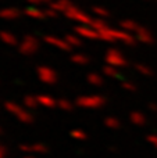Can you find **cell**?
Instances as JSON below:
<instances>
[{"instance_id":"obj_1","label":"cell","mask_w":157,"mask_h":158,"mask_svg":"<svg viewBox=\"0 0 157 158\" xmlns=\"http://www.w3.org/2000/svg\"><path fill=\"white\" fill-rule=\"evenodd\" d=\"M100 40L103 42H108V43H114V42H121L124 44L128 46H134L136 42V38L132 36V33L127 32V31L121 29V28H113V27H107L103 31L99 32Z\"/></svg>"},{"instance_id":"obj_2","label":"cell","mask_w":157,"mask_h":158,"mask_svg":"<svg viewBox=\"0 0 157 158\" xmlns=\"http://www.w3.org/2000/svg\"><path fill=\"white\" fill-rule=\"evenodd\" d=\"M64 15L68 19H71V21H75L78 25H92V22H93V19H95L93 15L88 14L86 11H83L82 8H79L75 4H72L71 7L64 13Z\"/></svg>"},{"instance_id":"obj_3","label":"cell","mask_w":157,"mask_h":158,"mask_svg":"<svg viewBox=\"0 0 157 158\" xmlns=\"http://www.w3.org/2000/svg\"><path fill=\"white\" fill-rule=\"evenodd\" d=\"M17 47H18L19 54L33 56L35 53H38L39 47H40V42H39V39L33 35H25Z\"/></svg>"},{"instance_id":"obj_4","label":"cell","mask_w":157,"mask_h":158,"mask_svg":"<svg viewBox=\"0 0 157 158\" xmlns=\"http://www.w3.org/2000/svg\"><path fill=\"white\" fill-rule=\"evenodd\" d=\"M104 61L107 65H111V67H116V68H122L128 64V60L122 52L117 47H111L104 54Z\"/></svg>"},{"instance_id":"obj_5","label":"cell","mask_w":157,"mask_h":158,"mask_svg":"<svg viewBox=\"0 0 157 158\" xmlns=\"http://www.w3.org/2000/svg\"><path fill=\"white\" fill-rule=\"evenodd\" d=\"M43 40L46 44L56 47V49L61 50V52H71L72 50V47L66 40V38H58V36H54V35H46L43 38Z\"/></svg>"},{"instance_id":"obj_6","label":"cell","mask_w":157,"mask_h":158,"mask_svg":"<svg viewBox=\"0 0 157 158\" xmlns=\"http://www.w3.org/2000/svg\"><path fill=\"white\" fill-rule=\"evenodd\" d=\"M74 33H77L79 38L88 39V40H97L100 39L99 32L91 25H78L74 28Z\"/></svg>"},{"instance_id":"obj_7","label":"cell","mask_w":157,"mask_h":158,"mask_svg":"<svg viewBox=\"0 0 157 158\" xmlns=\"http://www.w3.org/2000/svg\"><path fill=\"white\" fill-rule=\"evenodd\" d=\"M36 72H38L39 79H40L42 82H45V83H54V82L57 81V74H56V71L47 65L39 67Z\"/></svg>"},{"instance_id":"obj_8","label":"cell","mask_w":157,"mask_h":158,"mask_svg":"<svg viewBox=\"0 0 157 158\" xmlns=\"http://www.w3.org/2000/svg\"><path fill=\"white\" fill-rule=\"evenodd\" d=\"M22 13L24 11L17 7H3L0 8V18L6 21H14V19H18Z\"/></svg>"},{"instance_id":"obj_9","label":"cell","mask_w":157,"mask_h":158,"mask_svg":"<svg viewBox=\"0 0 157 158\" xmlns=\"http://www.w3.org/2000/svg\"><path fill=\"white\" fill-rule=\"evenodd\" d=\"M24 15H27L28 18H32V19H45L46 18L45 10L39 8L38 6H28L27 8H24Z\"/></svg>"},{"instance_id":"obj_10","label":"cell","mask_w":157,"mask_h":158,"mask_svg":"<svg viewBox=\"0 0 157 158\" xmlns=\"http://www.w3.org/2000/svg\"><path fill=\"white\" fill-rule=\"evenodd\" d=\"M72 4H74V3H72L71 0H52V2H50L47 6H49V7H52L53 10H56L58 14H60V13L64 14Z\"/></svg>"},{"instance_id":"obj_11","label":"cell","mask_w":157,"mask_h":158,"mask_svg":"<svg viewBox=\"0 0 157 158\" xmlns=\"http://www.w3.org/2000/svg\"><path fill=\"white\" fill-rule=\"evenodd\" d=\"M135 38H136V40L142 42V43H145V44H150V43H153V40H155V39H153V35L150 33V31L145 27H139L138 32L135 33Z\"/></svg>"},{"instance_id":"obj_12","label":"cell","mask_w":157,"mask_h":158,"mask_svg":"<svg viewBox=\"0 0 157 158\" xmlns=\"http://www.w3.org/2000/svg\"><path fill=\"white\" fill-rule=\"evenodd\" d=\"M0 40L7 46H18V38L10 31H0Z\"/></svg>"},{"instance_id":"obj_13","label":"cell","mask_w":157,"mask_h":158,"mask_svg":"<svg viewBox=\"0 0 157 158\" xmlns=\"http://www.w3.org/2000/svg\"><path fill=\"white\" fill-rule=\"evenodd\" d=\"M139 27H141V25H138L134 19H122V21H120V28L129 33H136Z\"/></svg>"},{"instance_id":"obj_14","label":"cell","mask_w":157,"mask_h":158,"mask_svg":"<svg viewBox=\"0 0 157 158\" xmlns=\"http://www.w3.org/2000/svg\"><path fill=\"white\" fill-rule=\"evenodd\" d=\"M70 60L74 64H77V65H86V64H89L91 58H89V56L83 54V53H72Z\"/></svg>"},{"instance_id":"obj_15","label":"cell","mask_w":157,"mask_h":158,"mask_svg":"<svg viewBox=\"0 0 157 158\" xmlns=\"http://www.w3.org/2000/svg\"><path fill=\"white\" fill-rule=\"evenodd\" d=\"M92 15H95L96 18L106 19L110 17V11L106 7H103V6H93L92 7Z\"/></svg>"},{"instance_id":"obj_16","label":"cell","mask_w":157,"mask_h":158,"mask_svg":"<svg viewBox=\"0 0 157 158\" xmlns=\"http://www.w3.org/2000/svg\"><path fill=\"white\" fill-rule=\"evenodd\" d=\"M64 38H66V40L68 42L70 46H71L72 49H74V47L82 46V38H79L77 33H68V35H66Z\"/></svg>"},{"instance_id":"obj_17","label":"cell","mask_w":157,"mask_h":158,"mask_svg":"<svg viewBox=\"0 0 157 158\" xmlns=\"http://www.w3.org/2000/svg\"><path fill=\"white\" fill-rule=\"evenodd\" d=\"M79 103L82 104V106H99L100 103H103V98L99 97V96H93V97H82L79 98Z\"/></svg>"},{"instance_id":"obj_18","label":"cell","mask_w":157,"mask_h":158,"mask_svg":"<svg viewBox=\"0 0 157 158\" xmlns=\"http://www.w3.org/2000/svg\"><path fill=\"white\" fill-rule=\"evenodd\" d=\"M91 27H93L97 31V32H100V31H103L104 28H107V27H108V24L104 21V19H102V18H96V17H95V19H93V22H92Z\"/></svg>"},{"instance_id":"obj_19","label":"cell","mask_w":157,"mask_h":158,"mask_svg":"<svg viewBox=\"0 0 157 158\" xmlns=\"http://www.w3.org/2000/svg\"><path fill=\"white\" fill-rule=\"evenodd\" d=\"M103 72H104L107 77H113V78H117L120 77V71L118 68H116V67H111V65H107L106 64L104 67H103Z\"/></svg>"},{"instance_id":"obj_20","label":"cell","mask_w":157,"mask_h":158,"mask_svg":"<svg viewBox=\"0 0 157 158\" xmlns=\"http://www.w3.org/2000/svg\"><path fill=\"white\" fill-rule=\"evenodd\" d=\"M88 81L91 82L92 85H102L103 78L100 77L97 72H91V74H88Z\"/></svg>"},{"instance_id":"obj_21","label":"cell","mask_w":157,"mask_h":158,"mask_svg":"<svg viewBox=\"0 0 157 158\" xmlns=\"http://www.w3.org/2000/svg\"><path fill=\"white\" fill-rule=\"evenodd\" d=\"M45 14H46V18H57L58 17V13L56 10H53L52 7H49V6H47L46 8H45Z\"/></svg>"},{"instance_id":"obj_22","label":"cell","mask_w":157,"mask_h":158,"mask_svg":"<svg viewBox=\"0 0 157 158\" xmlns=\"http://www.w3.org/2000/svg\"><path fill=\"white\" fill-rule=\"evenodd\" d=\"M136 69H138L141 74H143V75H150L152 74V69H150L149 67L143 65V64H136Z\"/></svg>"},{"instance_id":"obj_23","label":"cell","mask_w":157,"mask_h":158,"mask_svg":"<svg viewBox=\"0 0 157 158\" xmlns=\"http://www.w3.org/2000/svg\"><path fill=\"white\" fill-rule=\"evenodd\" d=\"M31 6H39V4H49V0H27Z\"/></svg>"},{"instance_id":"obj_24","label":"cell","mask_w":157,"mask_h":158,"mask_svg":"<svg viewBox=\"0 0 157 158\" xmlns=\"http://www.w3.org/2000/svg\"><path fill=\"white\" fill-rule=\"evenodd\" d=\"M39 100H40V101H42V103L47 104V106H49V104H50V103H52V98L46 97V96H43V97H39Z\"/></svg>"},{"instance_id":"obj_25","label":"cell","mask_w":157,"mask_h":158,"mask_svg":"<svg viewBox=\"0 0 157 158\" xmlns=\"http://www.w3.org/2000/svg\"><path fill=\"white\" fill-rule=\"evenodd\" d=\"M25 101H27V103H28V106H31V104L33 103V98H29V97H27V98H25Z\"/></svg>"},{"instance_id":"obj_26","label":"cell","mask_w":157,"mask_h":158,"mask_svg":"<svg viewBox=\"0 0 157 158\" xmlns=\"http://www.w3.org/2000/svg\"><path fill=\"white\" fill-rule=\"evenodd\" d=\"M49 2H52V0H49Z\"/></svg>"}]
</instances>
